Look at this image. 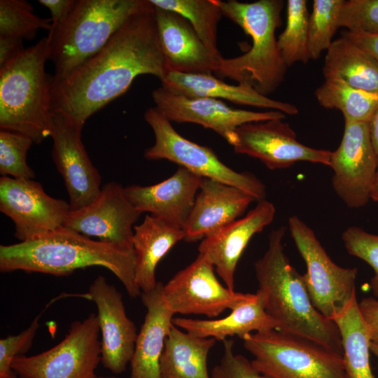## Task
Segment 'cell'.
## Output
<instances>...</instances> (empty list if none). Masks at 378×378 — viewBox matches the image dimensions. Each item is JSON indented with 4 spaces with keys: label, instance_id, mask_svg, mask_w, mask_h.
Returning <instances> with one entry per match:
<instances>
[{
    "label": "cell",
    "instance_id": "obj_42",
    "mask_svg": "<svg viewBox=\"0 0 378 378\" xmlns=\"http://www.w3.org/2000/svg\"><path fill=\"white\" fill-rule=\"evenodd\" d=\"M22 39L0 36V68L17 57L25 48Z\"/></svg>",
    "mask_w": 378,
    "mask_h": 378
},
{
    "label": "cell",
    "instance_id": "obj_13",
    "mask_svg": "<svg viewBox=\"0 0 378 378\" xmlns=\"http://www.w3.org/2000/svg\"><path fill=\"white\" fill-rule=\"evenodd\" d=\"M377 165L368 122L344 121L342 139L331 153L329 167L333 190L346 206L360 208L370 200Z\"/></svg>",
    "mask_w": 378,
    "mask_h": 378
},
{
    "label": "cell",
    "instance_id": "obj_15",
    "mask_svg": "<svg viewBox=\"0 0 378 378\" xmlns=\"http://www.w3.org/2000/svg\"><path fill=\"white\" fill-rule=\"evenodd\" d=\"M283 120L239 126L232 146L234 152L256 158L272 170L286 169L298 162L329 167L332 151L312 148L300 142L295 131Z\"/></svg>",
    "mask_w": 378,
    "mask_h": 378
},
{
    "label": "cell",
    "instance_id": "obj_26",
    "mask_svg": "<svg viewBox=\"0 0 378 378\" xmlns=\"http://www.w3.org/2000/svg\"><path fill=\"white\" fill-rule=\"evenodd\" d=\"M185 237L183 229L152 215H146L141 223L134 225L132 244L136 255L135 281L141 293L156 286L158 262Z\"/></svg>",
    "mask_w": 378,
    "mask_h": 378
},
{
    "label": "cell",
    "instance_id": "obj_23",
    "mask_svg": "<svg viewBox=\"0 0 378 378\" xmlns=\"http://www.w3.org/2000/svg\"><path fill=\"white\" fill-rule=\"evenodd\" d=\"M162 286L158 282L153 289L141 294L147 312L137 334L130 378H159L160 358L174 315L164 300Z\"/></svg>",
    "mask_w": 378,
    "mask_h": 378
},
{
    "label": "cell",
    "instance_id": "obj_27",
    "mask_svg": "<svg viewBox=\"0 0 378 378\" xmlns=\"http://www.w3.org/2000/svg\"><path fill=\"white\" fill-rule=\"evenodd\" d=\"M213 337H198L174 324L160 358L159 378H211L207 368Z\"/></svg>",
    "mask_w": 378,
    "mask_h": 378
},
{
    "label": "cell",
    "instance_id": "obj_11",
    "mask_svg": "<svg viewBox=\"0 0 378 378\" xmlns=\"http://www.w3.org/2000/svg\"><path fill=\"white\" fill-rule=\"evenodd\" d=\"M0 211L13 220L15 237L26 241L64 227L71 207L66 201L48 195L37 181L2 176Z\"/></svg>",
    "mask_w": 378,
    "mask_h": 378
},
{
    "label": "cell",
    "instance_id": "obj_46",
    "mask_svg": "<svg viewBox=\"0 0 378 378\" xmlns=\"http://www.w3.org/2000/svg\"><path fill=\"white\" fill-rule=\"evenodd\" d=\"M370 349V351L378 358V344L371 342Z\"/></svg>",
    "mask_w": 378,
    "mask_h": 378
},
{
    "label": "cell",
    "instance_id": "obj_8",
    "mask_svg": "<svg viewBox=\"0 0 378 378\" xmlns=\"http://www.w3.org/2000/svg\"><path fill=\"white\" fill-rule=\"evenodd\" d=\"M144 119L155 136L153 145L144 152L147 160H167L203 178L237 187L257 201L265 199L266 188L259 178L250 172L233 170L211 148L182 136L155 107L146 111Z\"/></svg>",
    "mask_w": 378,
    "mask_h": 378
},
{
    "label": "cell",
    "instance_id": "obj_44",
    "mask_svg": "<svg viewBox=\"0 0 378 378\" xmlns=\"http://www.w3.org/2000/svg\"><path fill=\"white\" fill-rule=\"evenodd\" d=\"M371 141L378 156V106L368 122Z\"/></svg>",
    "mask_w": 378,
    "mask_h": 378
},
{
    "label": "cell",
    "instance_id": "obj_21",
    "mask_svg": "<svg viewBox=\"0 0 378 378\" xmlns=\"http://www.w3.org/2000/svg\"><path fill=\"white\" fill-rule=\"evenodd\" d=\"M154 8L158 38L167 71L215 74L219 62L207 49L190 23L178 13Z\"/></svg>",
    "mask_w": 378,
    "mask_h": 378
},
{
    "label": "cell",
    "instance_id": "obj_33",
    "mask_svg": "<svg viewBox=\"0 0 378 378\" xmlns=\"http://www.w3.org/2000/svg\"><path fill=\"white\" fill-rule=\"evenodd\" d=\"M50 18L34 13L30 3L24 0L0 1V36L32 40L41 29H51Z\"/></svg>",
    "mask_w": 378,
    "mask_h": 378
},
{
    "label": "cell",
    "instance_id": "obj_28",
    "mask_svg": "<svg viewBox=\"0 0 378 378\" xmlns=\"http://www.w3.org/2000/svg\"><path fill=\"white\" fill-rule=\"evenodd\" d=\"M322 71L324 78H338L354 88L378 94V61L343 35L327 50Z\"/></svg>",
    "mask_w": 378,
    "mask_h": 378
},
{
    "label": "cell",
    "instance_id": "obj_30",
    "mask_svg": "<svg viewBox=\"0 0 378 378\" xmlns=\"http://www.w3.org/2000/svg\"><path fill=\"white\" fill-rule=\"evenodd\" d=\"M314 95L323 108L341 111L344 121L369 122L378 106V94L354 88L335 78H325Z\"/></svg>",
    "mask_w": 378,
    "mask_h": 378
},
{
    "label": "cell",
    "instance_id": "obj_10",
    "mask_svg": "<svg viewBox=\"0 0 378 378\" xmlns=\"http://www.w3.org/2000/svg\"><path fill=\"white\" fill-rule=\"evenodd\" d=\"M290 234L304 261V283L314 307L332 320L356 292V267H343L328 255L314 230L298 216L288 220Z\"/></svg>",
    "mask_w": 378,
    "mask_h": 378
},
{
    "label": "cell",
    "instance_id": "obj_40",
    "mask_svg": "<svg viewBox=\"0 0 378 378\" xmlns=\"http://www.w3.org/2000/svg\"><path fill=\"white\" fill-rule=\"evenodd\" d=\"M360 314L368 326L371 342L378 344V300L374 297L358 302Z\"/></svg>",
    "mask_w": 378,
    "mask_h": 378
},
{
    "label": "cell",
    "instance_id": "obj_29",
    "mask_svg": "<svg viewBox=\"0 0 378 378\" xmlns=\"http://www.w3.org/2000/svg\"><path fill=\"white\" fill-rule=\"evenodd\" d=\"M332 321L341 335L344 365L349 378H374L370 362V330L360 314L356 292Z\"/></svg>",
    "mask_w": 378,
    "mask_h": 378
},
{
    "label": "cell",
    "instance_id": "obj_16",
    "mask_svg": "<svg viewBox=\"0 0 378 378\" xmlns=\"http://www.w3.org/2000/svg\"><path fill=\"white\" fill-rule=\"evenodd\" d=\"M142 213L125 195L124 188L115 181L101 188L97 197L89 204L71 210L64 227L102 241L126 248H134V223Z\"/></svg>",
    "mask_w": 378,
    "mask_h": 378
},
{
    "label": "cell",
    "instance_id": "obj_37",
    "mask_svg": "<svg viewBox=\"0 0 378 378\" xmlns=\"http://www.w3.org/2000/svg\"><path fill=\"white\" fill-rule=\"evenodd\" d=\"M339 26L353 33L378 34V0H344Z\"/></svg>",
    "mask_w": 378,
    "mask_h": 378
},
{
    "label": "cell",
    "instance_id": "obj_41",
    "mask_svg": "<svg viewBox=\"0 0 378 378\" xmlns=\"http://www.w3.org/2000/svg\"><path fill=\"white\" fill-rule=\"evenodd\" d=\"M76 0H39L38 2L49 9L51 15V29H54L69 15Z\"/></svg>",
    "mask_w": 378,
    "mask_h": 378
},
{
    "label": "cell",
    "instance_id": "obj_20",
    "mask_svg": "<svg viewBox=\"0 0 378 378\" xmlns=\"http://www.w3.org/2000/svg\"><path fill=\"white\" fill-rule=\"evenodd\" d=\"M203 177L183 167L156 184L124 188L126 197L141 213L162 219L184 228L194 205Z\"/></svg>",
    "mask_w": 378,
    "mask_h": 378
},
{
    "label": "cell",
    "instance_id": "obj_6",
    "mask_svg": "<svg viewBox=\"0 0 378 378\" xmlns=\"http://www.w3.org/2000/svg\"><path fill=\"white\" fill-rule=\"evenodd\" d=\"M146 0H76L67 18L48 32V59L57 82L99 52Z\"/></svg>",
    "mask_w": 378,
    "mask_h": 378
},
{
    "label": "cell",
    "instance_id": "obj_38",
    "mask_svg": "<svg viewBox=\"0 0 378 378\" xmlns=\"http://www.w3.org/2000/svg\"><path fill=\"white\" fill-rule=\"evenodd\" d=\"M39 314L23 331L15 335H8L0 340V378H16L12 370L15 358L24 356L31 347L39 328Z\"/></svg>",
    "mask_w": 378,
    "mask_h": 378
},
{
    "label": "cell",
    "instance_id": "obj_24",
    "mask_svg": "<svg viewBox=\"0 0 378 378\" xmlns=\"http://www.w3.org/2000/svg\"><path fill=\"white\" fill-rule=\"evenodd\" d=\"M161 85L174 93L188 97L224 99L239 105L279 111L286 115L298 113V108L293 104L269 98L247 84H227L213 74L169 71Z\"/></svg>",
    "mask_w": 378,
    "mask_h": 378
},
{
    "label": "cell",
    "instance_id": "obj_25",
    "mask_svg": "<svg viewBox=\"0 0 378 378\" xmlns=\"http://www.w3.org/2000/svg\"><path fill=\"white\" fill-rule=\"evenodd\" d=\"M173 324L198 337H213L224 341L227 337L243 339L247 334L266 330H278L277 322L266 312L262 294L257 290L249 300L231 309L220 319H192L176 317Z\"/></svg>",
    "mask_w": 378,
    "mask_h": 378
},
{
    "label": "cell",
    "instance_id": "obj_19",
    "mask_svg": "<svg viewBox=\"0 0 378 378\" xmlns=\"http://www.w3.org/2000/svg\"><path fill=\"white\" fill-rule=\"evenodd\" d=\"M276 209L273 203L264 199L245 216L211 232L198 247L214 267L225 286L234 290V274L237 262L248 243L274 220Z\"/></svg>",
    "mask_w": 378,
    "mask_h": 378
},
{
    "label": "cell",
    "instance_id": "obj_45",
    "mask_svg": "<svg viewBox=\"0 0 378 378\" xmlns=\"http://www.w3.org/2000/svg\"><path fill=\"white\" fill-rule=\"evenodd\" d=\"M370 200L378 203V165L371 188Z\"/></svg>",
    "mask_w": 378,
    "mask_h": 378
},
{
    "label": "cell",
    "instance_id": "obj_4",
    "mask_svg": "<svg viewBox=\"0 0 378 378\" xmlns=\"http://www.w3.org/2000/svg\"><path fill=\"white\" fill-rule=\"evenodd\" d=\"M223 15L239 26L252 41L248 51L232 58H223L215 74L247 84L267 96L282 83L287 71L276 38L281 24L282 0L241 2L217 0Z\"/></svg>",
    "mask_w": 378,
    "mask_h": 378
},
{
    "label": "cell",
    "instance_id": "obj_39",
    "mask_svg": "<svg viewBox=\"0 0 378 378\" xmlns=\"http://www.w3.org/2000/svg\"><path fill=\"white\" fill-rule=\"evenodd\" d=\"M223 354L211 372V378H271L259 371L251 361L234 352V341H223Z\"/></svg>",
    "mask_w": 378,
    "mask_h": 378
},
{
    "label": "cell",
    "instance_id": "obj_18",
    "mask_svg": "<svg viewBox=\"0 0 378 378\" xmlns=\"http://www.w3.org/2000/svg\"><path fill=\"white\" fill-rule=\"evenodd\" d=\"M88 298L97 309L101 340V362L113 374L123 372L132 360L137 337L134 322L127 316L122 294L103 276L89 288Z\"/></svg>",
    "mask_w": 378,
    "mask_h": 378
},
{
    "label": "cell",
    "instance_id": "obj_1",
    "mask_svg": "<svg viewBox=\"0 0 378 378\" xmlns=\"http://www.w3.org/2000/svg\"><path fill=\"white\" fill-rule=\"evenodd\" d=\"M168 71L149 0L108 43L66 78L51 80V110L83 130L87 120L123 94L139 76L162 81Z\"/></svg>",
    "mask_w": 378,
    "mask_h": 378
},
{
    "label": "cell",
    "instance_id": "obj_5",
    "mask_svg": "<svg viewBox=\"0 0 378 378\" xmlns=\"http://www.w3.org/2000/svg\"><path fill=\"white\" fill-rule=\"evenodd\" d=\"M46 37L24 48L0 68V128L22 134L39 144L51 136V76Z\"/></svg>",
    "mask_w": 378,
    "mask_h": 378
},
{
    "label": "cell",
    "instance_id": "obj_2",
    "mask_svg": "<svg viewBox=\"0 0 378 378\" xmlns=\"http://www.w3.org/2000/svg\"><path fill=\"white\" fill-rule=\"evenodd\" d=\"M135 263L134 248L93 240L65 227L35 239L0 246L1 273L21 270L66 276L101 266L116 276L131 298L141 294L135 281Z\"/></svg>",
    "mask_w": 378,
    "mask_h": 378
},
{
    "label": "cell",
    "instance_id": "obj_22",
    "mask_svg": "<svg viewBox=\"0 0 378 378\" xmlns=\"http://www.w3.org/2000/svg\"><path fill=\"white\" fill-rule=\"evenodd\" d=\"M254 201L253 197L237 187L203 178L183 228L184 240L203 239L238 219Z\"/></svg>",
    "mask_w": 378,
    "mask_h": 378
},
{
    "label": "cell",
    "instance_id": "obj_9",
    "mask_svg": "<svg viewBox=\"0 0 378 378\" xmlns=\"http://www.w3.org/2000/svg\"><path fill=\"white\" fill-rule=\"evenodd\" d=\"M97 314L73 322L64 338L50 349L14 358L12 370L19 378H99L101 340Z\"/></svg>",
    "mask_w": 378,
    "mask_h": 378
},
{
    "label": "cell",
    "instance_id": "obj_34",
    "mask_svg": "<svg viewBox=\"0 0 378 378\" xmlns=\"http://www.w3.org/2000/svg\"><path fill=\"white\" fill-rule=\"evenodd\" d=\"M344 0H314L309 17L308 49L310 59H318L327 51L339 26Z\"/></svg>",
    "mask_w": 378,
    "mask_h": 378
},
{
    "label": "cell",
    "instance_id": "obj_47",
    "mask_svg": "<svg viewBox=\"0 0 378 378\" xmlns=\"http://www.w3.org/2000/svg\"><path fill=\"white\" fill-rule=\"evenodd\" d=\"M99 378H117L115 377H99Z\"/></svg>",
    "mask_w": 378,
    "mask_h": 378
},
{
    "label": "cell",
    "instance_id": "obj_43",
    "mask_svg": "<svg viewBox=\"0 0 378 378\" xmlns=\"http://www.w3.org/2000/svg\"><path fill=\"white\" fill-rule=\"evenodd\" d=\"M342 35L365 49L378 61V34L344 31Z\"/></svg>",
    "mask_w": 378,
    "mask_h": 378
},
{
    "label": "cell",
    "instance_id": "obj_35",
    "mask_svg": "<svg viewBox=\"0 0 378 378\" xmlns=\"http://www.w3.org/2000/svg\"><path fill=\"white\" fill-rule=\"evenodd\" d=\"M33 144V141L25 135L1 130V174L15 178L33 179L34 172L27 162V154Z\"/></svg>",
    "mask_w": 378,
    "mask_h": 378
},
{
    "label": "cell",
    "instance_id": "obj_7",
    "mask_svg": "<svg viewBox=\"0 0 378 378\" xmlns=\"http://www.w3.org/2000/svg\"><path fill=\"white\" fill-rule=\"evenodd\" d=\"M242 340L253 367L271 378H349L343 354L312 340L276 329Z\"/></svg>",
    "mask_w": 378,
    "mask_h": 378
},
{
    "label": "cell",
    "instance_id": "obj_17",
    "mask_svg": "<svg viewBox=\"0 0 378 378\" xmlns=\"http://www.w3.org/2000/svg\"><path fill=\"white\" fill-rule=\"evenodd\" d=\"M81 132L63 115L53 114L51 155L64 179L71 210L91 203L101 190V176L85 148Z\"/></svg>",
    "mask_w": 378,
    "mask_h": 378
},
{
    "label": "cell",
    "instance_id": "obj_14",
    "mask_svg": "<svg viewBox=\"0 0 378 378\" xmlns=\"http://www.w3.org/2000/svg\"><path fill=\"white\" fill-rule=\"evenodd\" d=\"M155 108L169 121L198 124L212 130L233 146L236 130L241 125L284 119L286 114L274 110L253 111L228 106L220 99L188 97L161 86L152 92Z\"/></svg>",
    "mask_w": 378,
    "mask_h": 378
},
{
    "label": "cell",
    "instance_id": "obj_32",
    "mask_svg": "<svg viewBox=\"0 0 378 378\" xmlns=\"http://www.w3.org/2000/svg\"><path fill=\"white\" fill-rule=\"evenodd\" d=\"M308 10L305 0H288L286 25L277 38L281 57L289 67L297 62L306 64L310 59L308 49Z\"/></svg>",
    "mask_w": 378,
    "mask_h": 378
},
{
    "label": "cell",
    "instance_id": "obj_3",
    "mask_svg": "<svg viewBox=\"0 0 378 378\" xmlns=\"http://www.w3.org/2000/svg\"><path fill=\"white\" fill-rule=\"evenodd\" d=\"M286 227L268 237L267 248L254 263L258 290L267 313L279 326L278 330L312 340L343 354L336 323L323 316L313 305L303 274L290 264L283 245Z\"/></svg>",
    "mask_w": 378,
    "mask_h": 378
},
{
    "label": "cell",
    "instance_id": "obj_36",
    "mask_svg": "<svg viewBox=\"0 0 378 378\" xmlns=\"http://www.w3.org/2000/svg\"><path fill=\"white\" fill-rule=\"evenodd\" d=\"M342 240L350 255L361 259L372 268L374 275L370 287L373 297L378 300V234L351 226L342 232Z\"/></svg>",
    "mask_w": 378,
    "mask_h": 378
},
{
    "label": "cell",
    "instance_id": "obj_12",
    "mask_svg": "<svg viewBox=\"0 0 378 378\" xmlns=\"http://www.w3.org/2000/svg\"><path fill=\"white\" fill-rule=\"evenodd\" d=\"M213 265L199 253L188 266L162 286V296L175 314H200L209 318L232 309L253 295L230 290L215 275Z\"/></svg>",
    "mask_w": 378,
    "mask_h": 378
},
{
    "label": "cell",
    "instance_id": "obj_31",
    "mask_svg": "<svg viewBox=\"0 0 378 378\" xmlns=\"http://www.w3.org/2000/svg\"><path fill=\"white\" fill-rule=\"evenodd\" d=\"M149 1L155 7L185 18L216 60L223 58L218 48V26L223 15L217 0Z\"/></svg>",
    "mask_w": 378,
    "mask_h": 378
}]
</instances>
